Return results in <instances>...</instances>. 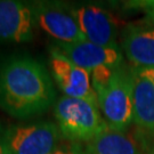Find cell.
<instances>
[{
    "mask_svg": "<svg viewBox=\"0 0 154 154\" xmlns=\"http://www.w3.org/2000/svg\"><path fill=\"white\" fill-rule=\"evenodd\" d=\"M51 77L38 60L11 55L0 61V109L18 120L40 116L55 104Z\"/></svg>",
    "mask_w": 154,
    "mask_h": 154,
    "instance_id": "1",
    "label": "cell"
},
{
    "mask_svg": "<svg viewBox=\"0 0 154 154\" xmlns=\"http://www.w3.org/2000/svg\"><path fill=\"white\" fill-rule=\"evenodd\" d=\"M54 118L64 140L72 143L87 144L109 129L98 105L64 95L54 104Z\"/></svg>",
    "mask_w": 154,
    "mask_h": 154,
    "instance_id": "2",
    "label": "cell"
},
{
    "mask_svg": "<svg viewBox=\"0 0 154 154\" xmlns=\"http://www.w3.org/2000/svg\"><path fill=\"white\" fill-rule=\"evenodd\" d=\"M132 94V67L123 62L113 70L107 85L96 93L99 111L110 129L127 131L134 123Z\"/></svg>",
    "mask_w": 154,
    "mask_h": 154,
    "instance_id": "3",
    "label": "cell"
},
{
    "mask_svg": "<svg viewBox=\"0 0 154 154\" xmlns=\"http://www.w3.org/2000/svg\"><path fill=\"white\" fill-rule=\"evenodd\" d=\"M9 154H50L64 138L56 122L49 120L15 125L4 129Z\"/></svg>",
    "mask_w": 154,
    "mask_h": 154,
    "instance_id": "4",
    "label": "cell"
},
{
    "mask_svg": "<svg viewBox=\"0 0 154 154\" xmlns=\"http://www.w3.org/2000/svg\"><path fill=\"white\" fill-rule=\"evenodd\" d=\"M38 30L34 1L0 0V45L30 42Z\"/></svg>",
    "mask_w": 154,
    "mask_h": 154,
    "instance_id": "5",
    "label": "cell"
},
{
    "mask_svg": "<svg viewBox=\"0 0 154 154\" xmlns=\"http://www.w3.org/2000/svg\"><path fill=\"white\" fill-rule=\"evenodd\" d=\"M38 26L53 42L72 44L86 40L70 4L61 1H34Z\"/></svg>",
    "mask_w": 154,
    "mask_h": 154,
    "instance_id": "6",
    "label": "cell"
},
{
    "mask_svg": "<svg viewBox=\"0 0 154 154\" xmlns=\"http://www.w3.org/2000/svg\"><path fill=\"white\" fill-rule=\"evenodd\" d=\"M49 65L51 77L64 96L85 99L98 105L90 72L74 64L54 46L49 48Z\"/></svg>",
    "mask_w": 154,
    "mask_h": 154,
    "instance_id": "7",
    "label": "cell"
},
{
    "mask_svg": "<svg viewBox=\"0 0 154 154\" xmlns=\"http://www.w3.org/2000/svg\"><path fill=\"white\" fill-rule=\"evenodd\" d=\"M87 41L104 47H118V23L106 8L90 2L70 4Z\"/></svg>",
    "mask_w": 154,
    "mask_h": 154,
    "instance_id": "8",
    "label": "cell"
},
{
    "mask_svg": "<svg viewBox=\"0 0 154 154\" xmlns=\"http://www.w3.org/2000/svg\"><path fill=\"white\" fill-rule=\"evenodd\" d=\"M53 46L56 47L69 60H71L74 64L87 70L90 73L102 67L114 69L125 62L123 53L119 46L104 47L95 45L87 40L72 44L53 42Z\"/></svg>",
    "mask_w": 154,
    "mask_h": 154,
    "instance_id": "9",
    "label": "cell"
},
{
    "mask_svg": "<svg viewBox=\"0 0 154 154\" xmlns=\"http://www.w3.org/2000/svg\"><path fill=\"white\" fill-rule=\"evenodd\" d=\"M121 50L128 64L136 69L154 66V23H129L121 32Z\"/></svg>",
    "mask_w": 154,
    "mask_h": 154,
    "instance_id": "10",
    "label": "cell"
},
{
    "mask_svg": "<svg viewBox=\"0 0 154 154\" xmlns=\"http://www.w3.org/2000/svg\"><path fill=\"white\" fill-rule=\"evenodd\" d=\"M132 73L134 123L145 134L154 135V79L147 69L132 67Z\"/></svg>",
    "mask_w": 154,
    "mask_h": 154,
    "instance_id": "11",
    "label": "cell"
},
{
    "mask_svg": "<svg viewBox=\"0 0 154 154\" xmlns=\"http://www.w3.org/2000/svg\"><path fill=\"white\" fill-rule=\"evenodd\" d=\"M85 154H142V149L132 135L109 128L85 144Z\"/></svg>",
    "mask_w": 154,
    "mask_h": 154,
    "instance_id": "12",
    "label": "cell"
},
{
    "mask_svg": "<svg viewBox=\"0 0 154 154\" xmlns=\"http://www.w3.org/2000/svg\"><path fill=\"white\" fill-rule=\"evenodd\" d=\"M125 8L140 11L145 14L146 21L154 23V0H140V1H128L123 5Z\"/></svg>",
    "mask_w": 154,
    "mask_h": 154,
    "instance_id": "13",
    "label": "cell"
},
{
    "mask_svg": "<svg viewBox=\"0 0 154 154\" xmlns=\"http://www.w3.org/2000/svg\"><path fill=\"white\" fill-rule=\"evenodd\" d=\"M50 154H85V145L64 140L53 153Z\"/></svg>",
    "mask_w": 154,
    "mask_h": 154,
    "instance_id": "14",
    "label": "cell"
},
{
    "mask_svg": "<svg viewBox=\"0 0 154 154\" xmlns=\"http://www.w3.org/2000/svg\"><path fill=\"white\" fill-rule=\"evenodd\" d=\"M149 137L144 139L145 144H143L142 147V154H154V135H149Z\"/></svg>",
    "mask_w": 154,
    "mask_h": 154,
    "instance_id": "15",
    "label": "cell"
},
{
    "mask_svg": "<svg viewBox=\"0 0 154 154\" xmlns=\"http://www.w3.org/2000/svg\"><path fill=\"white\" fill-rule=\"evenodd\" d=\"M0 154H9L4 137V129L0 128Z\"/></svg>",
    "mask_w": 154,
    "mask_h": 154,
    "instance_id": "16",
    "label": "cell"
},
{
    "mask_svg": "<svg viewBox=\"0 0 154 154\" xmlns=\"http://www.w3.org/2000/svg\"><path fill=\"white\" fill-rule=\"evenodd\" d=\"M147 70L149 71V73H151V75H152V78L154 79V66H153V67H151V69H147Z\"/></svg>",
    "mask_w": 154,
    "mask_h": 154,
    "instance_id": "17",
    "label": "cell"
}]
</instances>
